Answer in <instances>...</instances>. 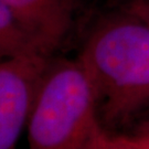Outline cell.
Listing matches in <instances>:
<instances>
[{"label":"cell","mask_w":149,"mask_h":149,"mask_svg":"<svg viewBox=\"0 0 149 149\" xmlns=\"http://www.w3.org/2000/svg\"><path fill=\"white\" fill-rule=\"evenodd\" d=\"M48 55L61 45L72 21L73 0H3Z\"/></svg>","instance_id":"4"},{"label":"cell","mask_w":149,"mask_h":149,"mask_svg":"<svg viewBox=\"0 0 149 149\" xmlns=\"http://www.w3.org/2000/svg\"><path fill=\"white\" fill-rule=\"evenodd\" d=\"M9 58H13V56H11L10 53L7 51V49L1 44V42H0V61L5 59H9Z\"/></svg>","instance_id":"9"},{"label":"cell","mask_w":149,"mask_h":149,"mask_svg":"<svg viewBox=\"0 0 149 149\" xmlns=\"http://www.w3.org/2000/svg\"><path fill=\"white\" fill-rule=\"evenodd\" d=\"M102 126L116 134L149 105V19L124 9L91 32L77 58Z\"/></svg>","instance_id":"1"},{"label":"cell","mask_w":149,"mask_h":149,"mask_svg":"<svg viewBox=\"0 0 149 149\" xmlns=\"http://www.w3.org/2000/svg\"><path fill=\"white\" fill-rule=\"evenodd\" d=\"M0 42L7 49L11 56L26 54L48 55L24 30L15 13L3 0H0Z\"/></svg>","instance_id":"5"},{"label":"cell","mask_w":149,"mask_h":149,"mask_svg":"<svg viewBox=\"0 0 149 149\" xmlns=\"http://www.w3.org/2000/svg\"><path fill=\"white\" fill-rule=\"evenodd\" d=\"M113 149H149V135L114 134Z\"/></svg>","instance_id":"6"},{"label":"cell","mask_w":149,"mask_h":149,"mask_svg":"<svg viewBox=\"0 0 149 149\" xmlns=\"http://www.w3.org/2000/svg\"><path fill=\"white\" fill-rule=\"evenodd\" d=\"M29 149H111L94 93L76 60H51L27 125Z\"/></svg>","instance_id":"2"},{"label":"cell","mask_w":149,"mask_h":149,"mask_svg":"<svg viewBox=\"0 0 149 149\" xmlns=\"http://www.w3.org/2000/svg\"><path fill=\"white\" fill-rule=\"evenodd\" d=\"M130 134L136 135H149V116L145 119H141L138 124L133 126Z\"/></svg>","instance_id":"8"},{"label":"cell","mask_w":149,"mask_h":149,"mask_svg":"<svg viewBox=\"0 0 149 149\" xmlns=\"http://www.w3.org/2000/svg\"><path fill=\"white\" fill-rule=\"evenodd\" d=\"M51 60L26 54L0 61V149H17Z\"/></svg>","instance_id":"3"},{"label":"cell","mask_w":149,"mask_h":149,"mask_svg":"<svg viewBox=\"0 0 149 149\" xmlns=\"http://www.w3.org/2000/svg\"><path fill=\"white\" fill-rule=\"evenodd\" d=\"M125 9L134 11L149 19V0H130Z\"/></svg>","instance_id":"7"}]
</instances>
